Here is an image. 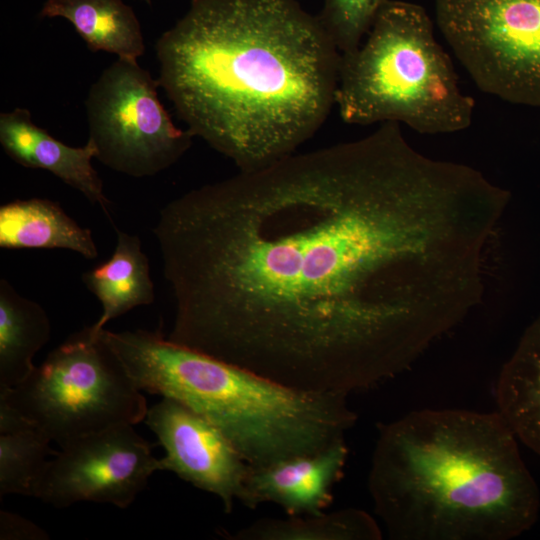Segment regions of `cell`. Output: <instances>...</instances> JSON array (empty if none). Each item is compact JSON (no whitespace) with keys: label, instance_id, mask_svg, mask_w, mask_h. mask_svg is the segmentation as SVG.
Masks as SVG:
<instances>
[{"label":"cell","instance_id":"obj_1","mask_svg":"<svg viewBox=\"0 0 540 540\" xmlns=\"http://www.w3.org/2000/svg\"><path fill=\"white\" fill-rule=\"evenodd\" d=\"M503 213L480 171L421 154L390 121L206 184L153 229L167 339L302 391L372 388L481 302Z\"/></svg>","mask_w":540,"mask_h":540},{"label":"cell","instance_id":"obj_2","mask_svg":"<svg viewBox=\"0 0 540 540\" xmlns=\"http://www.w3.org/2000/svg\"><path fill=\"white\" fill-rule=\"evenodd\" d=\"M155 51L187 130L239 172L296 153L335 105L341 53L297 0H192Z\"/></svg>","mask_w":540,"mask_h":540},{"label":"cell","instance_id":"obj_3","mask_svg":"<svg viewBox=\"0 0 540 540\" xmlns=\"http://www.w3.org/2000/svg\"><path fill=\"white\" fill-rule=\"evenodd\" d=\"M497 411L423 409L379 427L368 476L395 540H508L536 522L540 495Z\"/></svg>","mask_w":540,"mask_h":540},{"label":"cell","instance_id":"obj_4","mask_svg":"<svg viewBox=\"0 0 540 540\" xmlns=\"http://www.w3.org/2000/svg\"><path fill=\"white\" fill-rule=\"evenodd\" d=\"M102 335L141 391L175 399L215 425L251 467L345 440L347 394L284 386L143 329Z\"/></svg>","mask_w":540,"mask_h":540},{"label":"cell","instance_id":"obj_5","mask_svg":"<svg viewBox=\"0 0 540 540\" xmlns=\"http://www.w3.org/2000/svg\"><path fill=\"white\" fill-rule=\"evenodd\" d=\"M335 105L348 124L401 122L422 134L462 131L475 108L426 10L401 0H388L365 42L341 54Z\"/></svg>","mask_w":540,"mask_h":540},{"label":"cell","instance_id":"obj_6","mask_svg":"<svg viewBox=\"0 0 540 540\" xmlns=\"http://www.w3.org/2000/svg\"><path fill=\"white\" fill-rule=\"evenodd\" d=\"M102 329L90 325L70 335L22 384L0 392L1 399L60 448L114 426H134L146 417V398Z\"/></svg>","mask_w":540,"mask_h":540},{"label":"cell","instance_id":"obj_7","mask_svg":"<svg viewBox=\"0 0 540 540\" xmlns=\"http://www.w3.org/2000/svg\"><path fill=\"white\" fill-rule=\"evenodd\" d=\"M435 15L478 88L540 106V0H435Z\"/></svg>","mask_w":540,"mask_h":540},{"label":"cell","instance_id":"obj_8","mask_svg":"<svg viewBox=\"0 0 540 540\" xmlns=\"http://www.w3.org/2000/svg\"><path fill=\"white\" fill-rule=\"evenodd\" d=\"M158 87L137 60L122 58L90 86L85 100L89 140L106 167L135 178L154 176L191 147L194 136L173 124Z\"/></svg>","mask_w":540,"mask_h":540},{"label":"cell","instance_id":"obj_9","mask_svg":"<svg viewBox=\"0 0 540 540\" xmlns=\"http://www.w3.org/2000/svg\"><path fill=\"white\" fill-rule=\"evenodd\" d=\"M159 471L152 445L133 425L78 438L47 463L35 498L57 508L81 501L130 506Z\"/></svg>","mask_w":540,"mask_h":540},{"label":"cell","instance_id":"obj_10","mask_svg":"<svg viewBox=\"0 0 540 540\" xmlns=\"http://www.w3.org/2000/svg\"><path fill=\"white\" fill-rule=\"evenodd\" d=\"M165 451L159 471H171L219 498L225 513L242 497L249 465L228 438L207 419L169 398L148 408L144 419Z\"/></svg>","mask_w":540,"mask_h":540},{"label":"cell","instance_id":"obj_11","mask_svg":"<svg viewBox=\"0 0 540 540\" xmlns=\"http://www.w3.org/2000/svg\"><path fill=\"white\" fill-rule=\"evenodd\" d=\"M347 457V445L341 441L316 453L249 466L240 502L250 509L273 503L289 516L321 513L333 500Z\"/></svg>","mask_w":540,"mask_h":540},{"label":"cell","instance_id":"obj_12","mask_svg":"<svg viewBox=\"0 0 540 540\" xmlns=\"http://www.w3.org/2000/svg\"><path fill=\"white\" fill-rule=\"evenodd\" d=\"M0 144L19 165L47 170L81 192L92 204L100 206L113 224L111 201L104 194L102 180L91 162L97 156L91 140L82 147L68 146L37 126L28 109L15 108L0 114Z\"/></svg>","mask_w":540,"mask_h":540},{"label":"cell","instance_id":"obj_13","mask_svg":"<svg viewBox=\"0 0 540 540\" xmlns=\"http://www.w3.org/2000/svg\"><path fill=\"white\" fill-rule=\"evenodd\" d=\"M0 247L66 249L87 259L98 256L91 230L81 227L58 203L43 198L1 205Z\"/></svg>","mask_w":540,"mask_h":540},{"label":"cell","instance_id":"obj_14","mask_svg":"<svg viewBox=\"0 0 540 540\" xmlns=\"http://www.w3.org/2000/svg\"><path fill=\"white\" fill-rule=\"evenodd\" d=\"M115 232L117 240L111 257L82 274L83 283L102 305L99 319L92 324L95 330L155 299L149 260L140 238L116 227Z\"/></svg>","mask_w":540,"mask_h":540},{"label":"cell","instance_id":"obj_15","mask_svg":"<svg viewBox=\"0 0 540 540\" xmlns=\"http://www.w3.org/2000/svg\"><path fill=\"white\" fill-rule=\"evenodd\" d=\"M496 402L518 440L540 454V316L502 367Z\"/></svg>","mask_w":540,"mask_h":540},{"label":"cell","instance_id":"obj_16","mask_svg":"<svg viewBox=\"0 0 540 540\" xmlns=\"http://www.w3.org/2000/svg\"><path fill=\"white\" fill-rule=\"evenodd\" d=\"M40 14L68 20L92 52L129 60L145 52L140 22L122 0H46Z\"/></svg>","mask_w":540,"mask_h":540},{"label":"cell","instance_id":"obj_17","mask_svg":"<svg viewBox=\"0 0 540 540\" xmlns=\"http://www.w3.org/2000/svg\"><path fill=\"white\" fill-rule=\"evenodd\" d=\"M51 324L37 302L0 280V392L22 384L35 370L33 357L49 341Z\"/></svg>","mask_w":540,"mask_h":540},{"label":"cell","instance_id":"obj_18","mask_svg":"<svg viewBox=\"0 0 540 540\" xmlns=\"http://www.w3.org/2000/svg\"><path fill=\"white\" fill-rule=\"evenodd\" d=\"M50 440L0 398V499L35 497L43 472L57 451Z\"/></svg>","mask_w":540,"mask_h":540},{"label":"cell","instance_id":"obj_19","mask_svg":"<svg viewBox=\"0 0 540 540\" xmlns=\"http://www.w3.org/2000/svg\"><path fill=\"white\" fill-rule=\"evenodd\" d=\"M229 540H380L382 533L367 512L346 508L330 513L261 518L236 533H221Z\"/></svg>","mask_w":540,"mask_h":540},{"label":"cell","instance_id":"obj_20","mask_svg":"<svg viewBox=\"0 0 540 540\" xmlns=\"http://www.w3.org/2000/svg\"><path fill=\"white\" fill-rule=\"evenodd\" d=\"M388 0H324L318 19L341 54L357 49Z\"/></svg>","mask_w":540,"mask_h":540},{"label":"cell","instance_id":"obj_21","mask_svg":"<svg viewBox=\"0 0 540 540\" xmlns=\"http://www.w3.org/2000/svg\"><path fill=\"white\" fill-rule=\"evenodd\" d=\"M0 539H49L48 534L36 524L21 516L8 512H0Z\"/></svg>","mask_w":540,"mask_h":540},{"label":"cell","instance_id":"obj_22","mask_svg":"<svg viewBox=\"0 0 540 540\" xmlns=\"http://www.w3.org/2000/svg\"><path fill=\"white\" fill-rule=\"evenodd\" d=\"M146 1H149V0H146Z\"/></svg>","mask_w":540,"mask_h":540}]
</instances>
